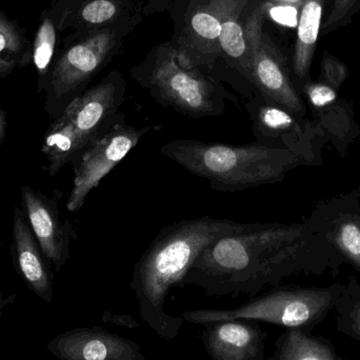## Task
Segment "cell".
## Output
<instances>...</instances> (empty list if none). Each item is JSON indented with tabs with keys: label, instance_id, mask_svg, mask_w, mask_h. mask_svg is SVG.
Wrapping results in <instances>:
<instances>
[{
	"label": "cell",
	"instance_id": "1",
	"mask_svg": "<svg viewBox=\"0 0 360 360\" xmlns=\"http://www.w3.org/2000/svg\"><path fill=\"white\" fill-rule=\"evenodd\" d=\"M304 235L300 224L249 222L203 250L181 285H196L211 296L256 295L300 269Z\"/></svg>",
	"mask_w": 360,
	"mask_h": 360
},
{
	"label": "cell",
	"instance_id": "2",
	"mask_svg": "<svg viewBox=\"0 0 360 360\" xmlns=\"http://www.w3.org/2000/svg\"><path fill=\"white\" fill-rule=\"evenodd\" d=\"M248 224L209 216L182 220L160 230L133 271L131 289L134 291L141 319L164 340H174L184 325L182 317L165 310L167 296L181 285L199 254L210 245L245 230Z\"/></svg>",
	"mask_w": 360,
	"mask_h": 360
},
{
	"label": "cell",
	"instance_id": "3",
	"mask_svg": "<svg viewBox=\"0 0 360 360\" xmlns=\"http://www.w3.org/2000/svg\"><path fill=\"white\" fill-rule=\"evenodd\" d=\"M160 152L191 174L209 180L213 190L229 193L281 181L302 158L257 141L237 146L174 139Z\"/></svg>",
	"mask_w": 360,
	"mask_h": 360
},
{
	"label": "cell",
	"instance_id": "4",
	"mask_svg": "<svg viewBox=\"0 0 360 360\" xmlns=\"http://www.w3.org/2000/svg\"><path fill=\"white\" fill-rule=\"evenodd\" d=\"M132 76L158 103L195 120L222 115L228 101L238 105L219 82L202 73L200 68L181 65L174 46L156 48L146 63L133 70Z\"/></svg>",
	"mask_w": 360,
	"mask_h": 360
},
{
	"label": "cell",
	"instance_id": "5",
	"mask_svg": "<svg viewBox=\"0 0 360 360\" xmlns=\"http://www.w3.org/2000/svg\"><path fill=\"white\" fill-rule=\"evenodd\" d=\"M344 285L298 288L269 292L231 310H193L182 313L188 323L205 325L213 321L248 319L273 323L285 329L311 332L335 309Z\"/></svg>",
	"mask_w": 360,
	"mask_h": 360
},
{
	"label": "cell",
	"instance_id": "6",
	"mask_svg": "<svg viewBox=\"0 0 360 360\" xmlns=\"http://www.w3.org/2000/svg\"><path fill=\"white\" fill-rule=\"evenodd\" d=\"M116 48L115 32L101 29L89 33L65 49L53 65L44 89L48 111L58 118L107 65Z\"/></svg>",
	"mask_w": 360,
	"mask_h": 360
},
{
	"label": "cell",
	"instance_id": "7",
	"mask_svg": "<svg viewBox=\"0 0 360 360\" xmlns=\"http://www.w3.org/2000/svg\"><path fill=\"white\" fill-rule=\"evenodd\" d=\"M268 4L251 10V84L256 93L266 101L291 112L304 115V105L290 76L287 63L278 49L262 34V22Z\"/></svg>",
	"mask_w": 360,
	"mask_h": 360
},
{
	"label": "cell",
	"instance_id": "8",
	"mask_svg": "<svg viewBox=\"0 0 360 360\" xmlns=\"http://www.w3.org/2000/svg\"><path fill=\"white\" fill-rule=\"evenodd\" d=\"M126 91L127 84L122 74L112 72L96 86L74 99L61 114L71 126L82 154L124 120L120 109L126 99Z\"/></svg>",
	"mask_w": 360,
	"mask_h": 360
},
{
	"label": "cell",
	"instance_id": "9",
	"mask_svg": "<svg viewBox=\"0 0 360 360\" xmlns=\"http://www.w3.org/2000/svg\"><path fill=\"white\" fill-rule=\"evenodd\" d=\"M148 131L147 127L136 128L122 120L84 152L73 164V188L67 201L70 212L84 205L88 195L139 145Z\"/></svg>",
	"mask_w": 360,
	"mask_h": 360
},
{
	"label": "cell",
	"instance_id": "10",
	"mask_svg": "<svg viewBox=\"0 0 360 360\" xmlns=\"http://www.w3.org/2000/svg\"><path fill=\"white\" fill-rule=\"evenodd\" d=\"M58 196L52 199L30 186L21 188V200L34 236L41 248L44 257L59 272L70 257L75 230L69 220H61Z\"/></svg>",
	"mask_w": 360,
	"mask_h": 360
},
{
	"label": "cell",
	"instance_id": "11",
	"mask_svg": "<svg viewBox=\"0 0 360 360\" xmlns=\"http://www.w3.org/2000/svg\"><path fill=\"white\" fill-rule=\"evenodd\" d=\"M46 348L60 360H147L137 342L103 327L63 332L55 336Z\"/></svg>",
	"mask_w": 360,
	"mask_h": 360
},
{
	"label": "cell",
	"instance_id": "12",
	"mask_svg": "<svg viewBox=\"0 0 360 360\" xmlns=\"http://www.w3.org/2000/svg\"><path fill=\"white\" fill-rule=\"evenodd\" d=\"M229 0H207L197 4L186 21L177 49L179 63L186 68L212 65L221 56L220 32Z\"/></svg>",
	"mask_w": 360,
	"mask_h": 360
},
{
	"label": "cell",
	"instance_id": "13",
	"mask_svg": "<svg viewBox=\"0 0 360 360\" xmlns=\"http://www.w3.org/2000/svg\"><path fill=\"white\" fill-rule=\"evenodd\" d=\"M201 340L212 360H266V334L248 319L205 323Z\"/></svg>",
	"mask_w": 360,
	"mask_h": 360
},
{
	"label": "cell",
	"instance_id": "14",
	"mask_svg": "<svg viewBox=\"0 0 360 360\" xmlns=\"http://www.w3.org/2000/svg\"><path fill=\"white\" fill-rule=\"evenodd\" d=\"M13 251L15 268L30 289L44 302H52V273L42 257L25 212L18 207H15L13 219Z\"/></svg>",
	"mask_w": 360,
	"mask_h": 360
},
{
	"label": "cell",
	"instance_id": "15",
	"mask_svg": "<svg viewBox=\"0 0 360 360\" xmlns=\"http://www.w3.org/2000/svg\"><path fill=\"white\" fill-rule=\"evenodd\" d=\"M257 143L269 147L290 150L300 155L297 143L302 135V127L298 116L266 101L256 93L245 103Z\"/></svg>",
	"mask_w": 360,
	"mask_h": 360
},
{
	"label": "cell",
	"instance_id": "16",
	"mask_svg": "<svg viewBox=\"0 0 360 360\" xmlns=\"http://www.w3.org/2000/svg\"><path fill=\"white\" fill-rule=\"evenodd\" d=\"M245 6L247 0H229L219 42L229 65L251 84V11L243 17Z\"/></svg>",
	"mask_w": 360,
	"mask_h": 360
},
{
	"label": "cell",
	"instance_id": "17",
	"mask_svg": "<svg viewBox=\"0 0 360 360\" xmlns=\"http://www.w3.org/2000/svg\"><path fill=\"white\" fill-rule=\"evenodd\" d=\"M323 4L325 0H302L293 55L294 74L300 80L307 77L312 65L321 27Z\"/></svg>",
	"mask_w": 360,
	"mask_h": 360
},
{
	"label": "cell",
	"instance_id": "18",
	"mask_svg": "<svg viewBox=\"0 0 360 360\" xmlns=\"http://www.w3.org/2000/svg\"><path fill=\"white\" fill-rule=\"evenodd\" d=\"M266 360H344L331 342L311 332L287 329L275 344V351Z\"/></svg>",
	"mask_w": 360,
	"mask_h": 360
},
{
	"label": "cell",
	"instance_id": "19",
	"mask_svg": "<svg viewBox=\"0 0 360 360\" xmlns=\"http://www.w3.org/2000/svg\"><path fill=\"white\" fill-rule=\"evenodd\" d=\"M42 152L48 160L50 176L58 174L65 165L75 164L82 155L77 139L63 116L56 118L46 131Z\"/></svg>",
	"mask_w": 360,
	"mask_h": 360
},
{
	"label": "cell",
	"instance_id": "20",
	"mask_svg": "<svg viewBox=\"0 0 360 360\" xmlns=\"http://www.w3.org/2000/svg\"><path fill=\"white\" fill-rule=\"evenodd\" d=\"M33 49L22 27L0 11V77L32 63Z\"/></svg>",
	"mask_w": 360,
	"mask_h": 360
},
{
	"label": "cell",
	"instance_id": "21",
	"mask_svg": "<svg viewBox=\"0 0 360 360\" xmlns=\"http://www.w3.org/2000/svg\"><path fill=\"white\" fill-rule=\"evenodd\" d=\"M58 27L49 10L44 11L40 17L39 25L36 31L35 38L32 42L33 56L32 63L38 75V90L44 91L48 82L49 75L52 70L53 59L58 39Z\"/></svg>",
	"mask_w": 360,
	"mask_h": 360
},
{
	"label": "cell",
	"instance_id": "22",
	"mask_svg": "<svg viewBox=\"0 0 360 360\" xmlns=\"http://www.w3.org/2000/svg\"><path fill=\"white\" fill-rule=\"evenodd\" d=\"M338 331L360 342V285L345 287L335 307Z\"/></svg>",
	"mask_w": 360,
	"mask_h": 360
},
{
	"label": "cell",
	"instance_id": "23",
	"mask_svg": "<svg viewBox=\"0 0 360 360\" xmlns=\"http://www.w3.org/2000/svg\"><path fill=\"white\" fill-rule=\"evenodd\" d=\"M338 243L345 255L357 268H360V226L355 221H347L340 226Z\"/></svg>",
	"mask_w": 360,
	"mask_h": 360
},
{
	"label": "cell",
	"instance_id": "24",
	"mask_svg": "<svg viewBox=\"0 0 360 360\" xmlns=\"http://www.w3.org/2000/svg\"><path fill=\"white\" fill-rule=\"evenodd\" d=\"M321 75H323V82L338 91L348 76V69L342 61L325 53L323 65H321Z\"/></svg>",
	"mask_w": 360,
	"mask_h": 360
},
{
	"label": "cell",
	"instance_id": "25",
	"mask_svg": "<svg viewBox=\"0 0 360 360\" xmlns=\"http://www.w3.org/2000/svg\"><path fill=\"white\" fill-rule=\"evenodd\" d=\"M304 92L309 101L316 108L327 107L338 98V91L323 82L307 84Z\"/></svg>",
	"mask_w": 360,
	"mask_h": 360
},
{
	"label": "cell",
	"instance_id": "26",
	"mask_svg": "<svg viewBox=\"0 0 360 360\" xmlns=\"http://www.w3.org/2000/svg\"><path fill=\"white\" fill-rule=\"evenodd\" d=\"M357 1L359 0H334L333 8L330 13L329 18L321 27L323 33L327 34L328 32L332 31L338 25L344 23L345 19L356 6Z\"/></svg>",
	"mask_w": 360,
	"mask_h": 360
},
{
	"label": "cell",
	"instance_id": "27",
	"mask_svg": "<svg viewBox=\"0 0 360 360\" xmlns=\"http://www.w3.org/2000/svg\"><path fill=\"white\" fill-rule=\"evenodd\" d=\"M101 321L105 323L128 328V329H135L139 326V323L130 315L113 314L109 311H105V314L101 316Z\"/></svg>",
	"mask_w": 360,
	"mask_h": 360
},
{
	"label": "cell",
	"instance_id": "28",
	"mask_svg": "<svg viewBox=\"0 0 360 360\" xmlns=\"http://www.w3.org/2000/svg\"><path fill=\"white\" fill-rule=\"evenodd\" d=\"M8 113L0 108V147L6 139V126H8Z\"/></svg>",
	"mask_w": 360,
	"mask_h": 360
}]
</instances>
